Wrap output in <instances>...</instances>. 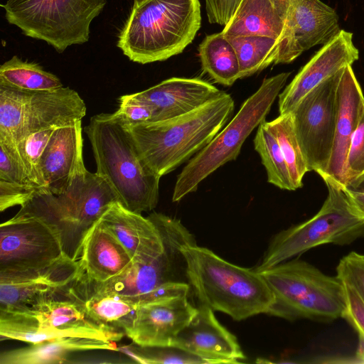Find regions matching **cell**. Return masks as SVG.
Instances as JSON below:
<instances>
[{"label": "cell", "instance_id": "17", "mask_svg": "<svg viewBox=\"0 0 364 364\" xmlns=\"http://www.w3.org/2000/svg\"><path fill=\"white\" fill-rule=\"evenodd\" d=\"M18 97L21 119L19 141L36 132L81 121L86 114L85 102L75 90L68 87L50 91L18 89Z\"/></svg>", "mask_w": 364, "mask_h": 364}, {"label": "cell", "instance_id": "9", "mask_svg": "<svg viewBox=\"0 0 364 364\" xmlns=\"http://www.w3.org/2000/svg\"><path fill=\"white\" fill-rule=\"evenodd\" d=\"M328 194L318 213L310 219L274 236L261 263L259 272L326 244L348 245L364 237V219L352 207L343 188L324 181Z\"/></svg>", "mask_w": 364, "mask_h": 364}, {"label": "cell", "instance_id": "37", "mask_svg": "<svg viewBox=\"0 0 364 364\" xmlns=\"http://www.w3.org/2000/svg\"><path fill=\"white\" fill-rule=\"evenodd\" d=\"M39 188L26 184L0 181V210L28 203Z\"/></svg>", "mask_w": 364, "mask_h": 364}, {"label": "cell", "instance_id": "32", "mask_svg": "<svg viewBox=\"0 0 364 364\" xmlns=\"http://www.w3.org/2000/svg\"><path fill=\"white\" fill-rule=\"evenodd\" d=\"M118 350L140 363H209L207 360L173 346H142L132 343Z\"/></svg>", "mask_w": 364, "mask_h": 364}, {"label": "cell", "instance_id": "35", "mask_svg": "<svg viewBox=\"0 0 364 364\" xmlns=\"http://www.w3.org/2000/svg\"><path fill=\"white\" fill-rule=\"evenodd\" d=\"M364 175V107L348 149L345 186Z\"/></svg>", "mask_w": 364, "mask_h": 364}, {"label": "cell", "instance_id": "3", "mask_svg": "<svg viewBox=\"0 0 364 364\" xmlns=\"http://www.w3.org/2000/svg\"><path fill=\"white\" fill-rule=\"evenodd\" d=\"M234 109L232 97L224 92L188 114L127 126L141 159L161 177L204 148L224 127Z\"/></svg>", "mask_w": 364, "mask_h": 364}, {"label": "cell", "instance_id": "18", "mask_svg": "<svg viewBox=\"0 0 364 364\" xmlns=\"http://www.w3.org/2000/svg\"><path fill=\"white\" fill-rule=\"evenodd\" d=\"M223 92L198 78L171 77L129 96L148 105L152 109L151 122H159L193 112Z\"/></svg>", "mask_w": 364, "mask_h": 364}, {"label": "cell", "instance_id": "40", "mask_svg": "<svg viewBox=\"0 0 364 364\" xmlns=\"http://www.w3.org/2000/svg\"><path fill=\"white\" fill-rule=\"evenodd\" d=\"M242 0H205L210 23L225 26L234 16Z\"/></svg>", "mask_w": 364, "mask_h": 364}, {"label": "cell", "instance_id": "41", "mask_svg": "<svg viewBox=\"0 0 364 364\" xmlns=\"http://www.w3.org/2000/svg\"><path fill=\"white\" fill-rule=\"evenodd\" d=\"M345 193L353 209L364 219V194H358L346 191H345Z\"/></svg>", "mask_w": 364, "mask_h": 364}, {"label": "cell", "instance_id": "33", "mask_svg": "<svg viewBox=\"0 0 364 364\" xmlns=\"http://www.w3.org/2000/svg\"><path fill=\"white\" fill-rule=\"evenodd\" d=\"M55 129H48L31 133L17 144V150L25 172L41 190L43 188V183L39 168L40 160Z\"/></svg>", "mask_w": 364, "mask_h": 364}, {"label": "cell", "instance_id": "8", "mask_svg": "<svg viewBox=\"0 0 364 364\" xmlns=\"http://www.w3.org/2000/svg\"><path fill=\"white\" fill-rule=\"evenodd\" d=\"M67 287L18 309H0V338L36 343L51 339L80 336L118 341L125 334L97 325Z\"/></svg>", "mask_w": 364, "mask_h": 364}, {"label": "cell", "instance_id": "4", "mask_svg": "<svg viewBox=\"0 0 364 364\" xmlns=\"http://www.w3.org/2000/svg\"><path fill=\"white\" fill-rule=\"evenodd\" d=\"M200 24L199 0H146L133 6L117 47L137 63L163 61L181 53Z\"/></svg>", "mask_w": 364, "mask_h": 364}, {"label": "cell", "instance_id": "25", "mask_svg": "<svg viewBox=\"0 0 364 364\" xmlns=\"http://www.w3.org/2000/svg\"><path fill=\"white\" fill-rule=\"evenodd\" d=\"M116 341L100 338L63 337L4 351L0 364H57L68 363L69 355L87 350H118Z\"/></svg>", "mask_w": 364, "mask_h": 364}, {"label": "cell", "instance_id": "2", "mask_svg": "<svg viewBox=\"0 0 364 364\" xmlns=\"http://www.w3.org/2000/svg\"><path fill=\"white\" fill-rule=\"evenodd\" d=\"M181 250L188 284L200 304L235 321L268 314L274 298L259 272L231 264L196 243Z\"/></svg>", "mask_w": 364, "mask_h": 364}, {"label": "cell", "instance_id": "10", "mask_svg": "<svg viewBox=\"0 0 364 364\" xmlns=\"http://www.w3.org/2000/svg\"><path fill=\"white\" fill-rule=\"evenodd\" d=\"M107 0H8L1 6L7 21L28 37L42 40L58 53L90 38L92 20Z\"/></svg>", "mask_w": 364, "mask_h": 364}, {"label": "cell", "instance_id": "19", "mask_svg": "<svg viewBox=\"0 0 364 364\" xmlns=\"http://www.w3.org/2000/svg\"><path fill=\"white\" fill-rule=\"evenodd\" d=\"M207 360L209 363H237L245 359L235 336L216 319L213 311L200 304L173 345Z\"/></svg>", "mask_w": 364, "mask_h": 364}, {"label": "cell", "instance_id": "5", "mask_svg": "<svg viewBox=\"0 0 364 364\" xmlns=\"http://www.w3.org/2000/svg\"><path fill=\"white\" fill-rule=\"evenodd\" d=\"M274 301L268 314L287 320L331 322L343 318L346 294L343 282L310 263L294 259L259 272Z\"/></svg>", "mask_w": 364, "mask_h": 364}, {"label": "cell", "instance_id": "31", "mask_svg": "<svg viewBox=\"0 0 364 364\" xmlns=\"http://www.w3.org/2000/svg\"><path fill=\"white\" fill-rule=\"evenodd\" d=\"M264 121L258 126L253 142L266 169L267 181L281 189L295 191L278 141Z\"/></svg>", "mask_w": 364, "mask_h": 364}, {"label": "cell", "instance_id": "36", "mask_svg": "<svg viewBox=\"0 0 364 364\" xmlns=\"http://www.w3.org/2000/svg\"><path fill=\"white\" fill-rule=\"evenodd\" d=\"M336 276L353 287L364 301V255L351 252L343 257L336 267Z\"/></svg>", "mask_w": 364, "mask_h": 364}, {"label": "cell", "instance_id": "7", "mask_svg": "<svg viewBox=\"0 0 364 364\" xmlns=\"http://www.w3.org/2000/svg\"><path fill=\"white\" fill-rule=\"evenodd\" d=\"M290 74L281 73L263 80L259 88L242 103L236 115L178 175L173 202L196 191L205 178L237 159L246 139L265 120Z\"/></svg>", "mask_w": 364, "mask_h": 364}, {"label": "cell", "instance_id": "14", "mask_svg": "<svg viewBox=\"0 0 364 364\" xmlns=\"http://www.w3.org/2000/svg\"><path fill=\"white\" fill-rule=\"evenodd\" d=\"M81 272L79 259L66 255L37 270L0 272V309L27 307L68 286Z\"/></svg>", "mask_w": 364, "mask_h": 364}, {"label": "cell", "instance_id": "38", "mask_svg": "<svg viewBox=\"0 0 364 364\" xmlns=\"http://www.w3.org/2000/svg\"><path fill=\"white\" fill-rule=\"evenodd\" d=\"M115 113L128 125L151 122V108L144 102L125 95L119 98L118 109Z\"/></svg>", "mask_w": 364, "mask_h": 364}, {"label": "cell", "instance_id": "24", "mask_svg": "<svg viewBox=\"0 0 364 364\" xmlns=\"http://www.w3.org/2000/svg\"><path fill=\"white\" fill-rule=\"evenodd\" d=\"M78 259L84 274L100 282L119 275L134 262L124 247L100 219L85 232Z\"/></svg>", "mask_w": 364, "mask_h": 364}, {"label": "cell", "instance_id": "1", "mask_svg": "<svg viewBox=\"0 0 364 364\" xmlns=\"http://www.w3.org/2000/svg\"><path fill=\"white\" fill-rule=\"evenodd\" d=\"M97 165L96 173L109 183L118 201L138 213L154 210L159 181L141 159L127 124L114 113L94 115L85 127Z\"/></svg>", "mask_w": 364, "mask_h": 364}, {"label": "cell", "instance_id": "34", "mask_svg": "<svg viewBox=\"0 0 364 364\" xmlns=\"http://www.w3.org/2000/svg\"><path fill=\"white\" fill-rule=\"evenodd\" d=\"M0 181L36 186L25 172L16 147L4 141H0Z\"/></svg>", "mask_w": 364, "mask_h": 364}, {"label": "cell", "instance_id": "13", "mask_svg": "<svg viewBox=\"0 0 364 364\" xmlns=\"http://www.w3.org/2000/svg\"><path fill=\"white\" fill-rule=\"evenodd\" d=\"M341 31L333 8L321 0H297L279 38L274 64L290 63L311 48L327 44Z\"/></svg>", "mask_w": 364, "mask_h": 364}, {"label": "cell", "instance_id": "26", "mask_svg": "<svg viewBox=\"0 0 364 364\" xmlns=\"http://www.w3.org/2000/svg\"><path fill=\"white\" fill-rule=\"evenodd\" d=\"M297 0H242L222 32L225 35L257 34L279 38Z\"/></svg>", "mask_w": 364, "mask_h": 364}, {"label": "cell", "instance_id": "6", "mask_svg": "<svg viewBox=\"0 0 364 364\" xmlns=\"http://www.w3.org/2000/svg\"><path fill=\"white\" fill-rule=\"evenodd\" d=\"M116 201L117 196L106 180L85 168L62 193L36 191L16 215L36 216L54 227L66 254L78 259L85 232Z\"/></svg>", "mask_w": 364, "mask_h": 364}, {"label": "cell", "instance_id": "21", "mask_svg": "<svg viewBox=\"0 0 364 364\" xmlns=\"http://www.w3.org/2000/svg\"><path fill=\"white\" fill-rule=\"evenodd\" d=\"M43 183L41 191L58 194L85 168L82 158L81 121L54 130L40 160Z\"/></svg>", "mask_w": 364, "mask_h": 364}, {"label": "cell", "instance_id": "11", "mask_svg": "<svg viewBox=\"0 0 364 364\" xmlns=\"http://www.w3.org/2000/svg\"><path fill=\"white\" fill-rule=\"evenodd\" d=\"M343 70L310 91L290 112L309 171L321 177L326 173L331 155L337 89Z\"/></svg>", "mask_w": 364, "mask_h": 364}, {"label": "cell", "instance_id": "15", "mask_svg": "<svg viewBox=\"0 0 364 364\" xmlns=\"http://www.w3.org/2000/svg\"><path fill=\"white\" fill-rule=\"evenodd\" d=\"M359 58L353 33L341 29L323 46L295 75L278 96L279 114L290 112L316 87L334 76Z\"/></svg>", "mask_w": 364, "mask_h": 364}, {"label": "cell", "instance_id": "12", "mask_svg": "<svg viewBox=\"0 0 364 364\" xmlns=\"http://www.w3.org/2000/svg\"><path fill=\"white\" fill-rule=\"evenodd\" d=\"M66 255L60 232L40 218L16 215L0 225V272L43 269Z\"/></svg>", "mask_w": 364, "mask_h": 364}, {"label": "cell", "instance_id": "29", "mask_svg": "<svg viewBox=\"0 0 364 364\" xmlns=\"http://www.w3.org/2000/svg\"><path fill=\"white\" fill-rule=\"evenodd\" d=\"M0 84L26 91H50L63 87L56 75L16 55L1 65Z\"/></svg>", "mask_w": 364, "mask_h": 364}, {"label": "cell", "instance_id": "43", "mask_svg": "<svg viewBox=\"0 0 364 364\" xmlns=\"http://www.w3.org/2000/svg\"><path fill=\"white\" fill-rule=\"evenodd\" d=\"M358 343L355 352V358L360 363H364V334L358 333Z\"/></svg>", "mask_w": 364, "mask_h": 364}, {"label": "cell", "instance_id": "20", "mask_svg": "<svg viewBox=\"0 0 364 364\" xmlns=\"http://www.w3.org/2000/svg\"><path fill=\"white\" fill-rule=\"evenodd\" d=\"M364 107V95L352 65L345 67L337 89V113L331 158L323 181L345 186L346 163L353 134Z\"/></svg>", "mask_w": 364, "mask_h": 364}, {"label": "cell", "instance_id": "16", "mask_svg": "<svg viewBox=\"0 0 364 364\" xmlns=\"http://www.w3.org/2000/svg\"><path fill=\"white\" fill-rule=\"evenodd\" d=\"M197 311L188 296L160 299L141 304L125 336L142 346H172L178 334Z\"/></svg>", "mask_w": 364, "mask_h": 364}, {"label": "cell", "instance_id": "44", "mask_svg": "<svg viewBox=\"0 0 364 364\" xmlns=\"http://www.w3.org/2000/svg\"><path fill=\"white\" fill-rule=\"evenodd\" d=\"M144 1H146V0H134V6L139 5Z\"/></svg>", "mask_w": 364, "mask_h": 364}, {"label": "cell", "instance_id": "30", "mask_svg": "<svg viewBox=\"0 0 364 364\" xmlns=\"http://www.w3.org/2000/svg\"><path fill=\"white\" fill-rule=\"evenodd\" d=\"M264 124L278 141L295 190L302 187L304 176L309 169L296 135L291 113L279 114L270 122L264 121Z\"/></svg>", "mask_w": 364, "mask_h": 364}, {"label": "cell", "instance_id": "23", "mask_svg": "<svg viewBox=\"0 0 364 364\" xmlns=\"http://www.w3.org/2000/svg\"><path fill=\"white\" fill-rule=\"evenodd\" d=\"M87 316L107 331H125L132 324L138 306L121 295L99 287L82 270L67 287Z\"/></svg>", "mask_w": 364, "mask_h": 364}, {"label": "cell", "instance_id": "42", "mask_svg": "<svg viewBox=\"0 0 364 364\" xmlns=\"http://www.w3.org/2000/svg\"><path fill=\"white\" fill-rule=\"evenodd\" d=\"M343 188L346 192L364 194V175L348 183Z\"/></svg>", "mask_w": 364, "mask_h": 364}, {"label": "cell", "instance_id": "39", "mask_svg": "<svg viewBox=\"0 0 364 364\" xmlns=\"http://www.w3.org/2000/svg\"><path fill=\"white\" fill-rule=\"evenodd\" d=\"M346 294L345 318L357 331L364 334V301L355 289L343 283Z\"/></svg>", "mask_w": 364, "mask_h": 364}, {"label": "cell", "instance_id": "27", "mask_svg": "<svg viewBox=\"0 0 364 364\" xmlns=\"http://www.w3.org/2000/svg\"><path fill=\"white\" fill-rule=\"evenodd\" d=\"M198 52L203 70L216 82L230 86L240 78L237 55L222 31L207 36Z\"/></svg>", "mask_w": 364, "mask_h": 364}, {"label": "cell", "instance_id": "28", "mask_svg": "<svg viewBox=\"0 0 364 364\" xmlns=\"http://www.w3.org/2000/svg\"><path fill=\"white\" fill-rule=\"evenodd\" d=\"M238 58L240 78L274 64L279 38L264 35H225Z\"/></svg>", "mask_w": 364, "mask_h": 364}, {"label": "cell", "instance_id": "22", "mask_svg": "<svg viewBox=\"0 0 364 364\" xmlns=\"http://www.w3.org/2000/svg\"><path fill=\"white\" fill-rule=\"evenodd\" d=\"M104 226L121 242L134 262L146 264L164 251L160 232L148 218L114 202L100 218Z\"/></svg>", "mask_w": 364, "mask_h": 364}]
</instances>
